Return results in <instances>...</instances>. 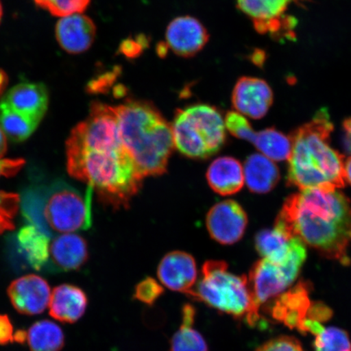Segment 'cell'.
Returning a JSON list of instances; mask_svg holds the SVG:
<instances>
[{"label": "cell", "mask_w": 351, "mask_h": 351, "mask_svg": "<svg viewBox=\"0 0 351 351\" xmlns=\"http://www.w3.org/2000/svg\"><path fill=\"white\" fill-rule=\"evenodd\" d=\"M66 155L70 176L115 207L128 204L141 187L143 178L123 143L115 107L92 104L89 117L72 130Z\"/></svg>", "instance_id": "6da1fadb"}, {"label": "cell", "mask_w": 351, "mask_h": 351, "mask_svg": "<svg viewBox=\"0 0 351 351\" xmlns=\"http://www.w3.org/2000/svg\"><path fill=\"white\" fill-rule=\"evenodd\" d=\"M275 229L289 239H301L328 260L350 263L351 203L339 190L306 189L288 197Z\"/></svg>", "instance_id": "7a4b0ae2"}, {"label": "cell", "mask_w": 351, "mask_h": 351, "mask_svg": "<svg viewBox=\"0 0 351 351\" xmlns=\"http://www.w3.org/2000/svg\"><path fill=\"white\" fill-rule=\"evenodd\" d=\"M333 125L326 110L293 131L289 138L287 185L302 190L333 191L346 186L344 156L329 145Z\"/></svg>", "instance_id": "3957f363"}, {"label": "cell", "mask_w": 351, "mask_h": 351, "mask_svg": "<svg viewBox=\"0 0 351 351\" xmlns=\"http://www.w3.org/2000/svg\"><path fill=\"white\" fill-rule=\"evenodd\" d=\"M115 108L123 143L141 177L164 174L175 147L172 126L147 101L130 99Z\"/></svg>", "instance_id": "277c9868"}, {"label": "cell", "mask_w": 351, "mask_h": 351, "mask_svg": "<svg viewBox=\"0 0 351 351\" xmlns=\"http://www.w3.org/2000/svg\"><path fill=\"white\" fill-rule=\"evenodd\" d=\"M92 193L85 195L62 181L28 188L21 197L22 214L28 223L48 235L72 234L92 225Z\"/></svg>", "instance_id": "5b68a950"}, {"label": "cell", "mask_w": 351, "mask_h": 351, "mask_svg": "<svg viewBox=\"0 0 351 351\" xmlns=\"http://www.w3.org/2000/svg\"><path fill=\"white\" fill-rule=\"evenodd\" d=\"M228 269L223 261L206 262L199 282L188 296L254 327L262 317L254 304L248 279L245 276L232 274Z\"/></svg>", "instance_id": "8992f818"}, {"label": "cell", "mask_w": 351, "mask_h": 351, "mask_svg": "<svg viewBox=\"0 0 351 351\" xmlns=\"http://www.w3.org/2000/svg\"><path fill=\"white\" fill-rule=\"evenodd\" d=\"M171 126L174 147L191 159H207L226 143L225 119L216 108L208 104L178 109Z\"/></svg>", "instance_id": "52a82bcc"}, {"label": "cell", "mask_w": 351, "mask_h": 351, "mask_svg": "<svg viewBox=\"0 0 351 351\" xmlns=\"http://www.w3.org/2000/svg\"><path fill=\"white\" fill-rule=\"evenodd\" d=\"M304 0H237V7L252 21L258 33L271 38L292 40L295 38L297 20L289 14L293 4Z\"/></svg>", "instance_id": "ba28073f"}, {"label": "cell", "mask_w": 351, "mask_h": 351, "mask_svg": "<svg viewBox=\"0 0 351 351\" xmlns=\"http://www.w3.org/2000/svg\"><path fill=\"white\" fill-rule=\"evenodd\" d=\"M300 271L287 265L278 266L263 258L250 271L248 285L254 304L261 310L282 295L295 282Z\"/></svg>", "instance_id": "9c48e42d"}, {"label": "cell", "mask_w": 351, "mask_h": 351, "mask_svg": "<svg viewBox=\"0 0 351 351\" xmlns=\"http://www.w3.org/2000/svg\"><path fill=\"white\" fill-rule=\"evenodd\" d=\"M248 223L247 215L234 200L219 202L210 209L206 225L213 239L223 245L238 243Z\"/></svg>", "instance_id": "30bf717a"}, {"label": "cell", "mask_w": 351, "mask_h": 351, "mask_svg": "<svg viewBox=\"0 0 351 351\" xmlns=\"http://www.w3.org/2000/svg\"><path fill=\"white\" fill-rule=\"evenodd\" d=\"M166 46L179 56H195L204 49L209 34L201 22L190 16L177 17L166 29Z\"/></svg>", "instance_id": "8fae6325"}, {"label": "cell", "mask_w": 351, "mask_h": 351, "mask_svg": "<svg viewBox=\"0 0 351 351\" xmlns=\"http://www.w3.org/2000/svg\"><path fill=\"white\" fill-rule=\"evenodd\" d=\"M8 295L17 313L26 315L41 314L49 306V285L41 276L30 274L12 282Z\"/></svg>", "instance_id": "7c38bea8"}, {"label": "cell", "mask_w": 351, "mask_h": 351, "mask_svg": "<svg viewBox=\"0 0 351 351\" xmlns=\"http://www.w3.org/2000/svg\"><path fill=\"white\" fill-rule=\"evenodd\" d=\"M273 103V90L262 79L243 77L237 82L232 94V104L241 115L261 119Z\"/></svg>", "instance_id": "4fadbf2b"}, {"label": "cell", "mask_w": 351, "mask_h": 351, "mask_svg": "<svg viewBox=\"0 0 351 351\" xmlns=\"http://www.w3.org/2000/svg\"><path fill=\"white\" fill-rule=\"evenodd\" d=\"M311 285L300 280L295 287L269 302L267 311L276 322L291 329L300 328L311 304L309 295Z\"/></svg>", "instance_id": "5bb4252c"}, {"label": "cell", "mask_w": 351, "mask_h": 351, "mask_svg": "<svg viewBox=\"0 0 351 351\" xmlns=\"http://www.w3.org/2000/svg\"><path fill=\"white\" fill-rule=\"evenodd\" d=\"M157 274L164 287L188 295L197 282L195 260L186 252H170L160 263Z\"/></svg>", "instance_id": "9a60e30c"}, {"label": "cell", "mask_w": 351, "mask_h": 351, "mask_svg": "<svg viewBox=\"0 0 351 351\" xmlns=\"http://www.w3.org/2000/svg\"><path fill=\"white\" fill-rule=\"evenodd\" d=\"M88 258L86 241L81 236L64 234L51 237L48 249L47 271L60 273L78 269Z\"/></svg>", "instance_id": "2e32d148"}, {"label": "cell", "mask_w": 351, "mask_h": 351, "mask_svg": "<svg viewBox=\"0 0 351 351\" xmlns=\"http://www.w3.org/2000/svg\"><path fill=\"white\" fill-rule=\"evenodd\" d=\"M95 34L93 21L82 14L62 17L56 28V38L60 47L72 54L82 53L89 49Z\"/></svg>", "instance_id": "e0dca14e"}, {"label": "cell", "mask_w": 351, "mask_h": 351, "mask_svg": "<svg viewBox=\"0 0 351 351\" xmlns=\"http://www.w3.org/2000/svg\"><path fill=\"white\" fill-rule=\"evenodd\" d=\"M3 100L15 111L39 122L48 106L46 87L39 83H20L11 88Z\"/></svg>", "instance_id": "ac0fdd59"}, {"label": "cell", "mask_w": 351, "mask_h": 351, "mask_svg": "<svg viewBox=\"0 0 351 351\" xmlns=\"http://www.w3.org/2000/svg\"><path fill=\"white\" fill-rule=\"evenodd\" d=\"M88 298L84 291L72 285H61L53 289L49 302V314L62 323L73 324L85 314Z\"/></svg>", "instance_id": "d6986e66"}, {"label": "cell", "mask_w": 351, "mask_h": 351, "mask_svg": "<svg viewBox=\"0 0 351 351\" xmlns=\"http://www.w3.org/2000/svg\"><path fill=\"white\" fill-rule=\"evenodd\" d=\"M207 179L210 187L217 194L223 196L235 195L244 186L243 167L234 158H217L209 166Z\"/></svg>", "instance_id": "ffe728a7"}, {"label": "cell", "mask_w": 351, "mask_h": 351, "mask_svg": "<svg viewBox=\"0 0 351 351\" xmlns=\"http://www.w3.org/2000/svg\"><path fill=\"white\" fill-rule=\"evenodd\" d=\"M245 182L254 194H267L278 185L280 175L278 166L262 154H253L245 162Z\"/></svg>", "instance_id": "44dd1931"}, {"label": "cell", "mask_w": 351, "mask_h": 351, "mask_svg": "<svg viewBox=\"0 0 351 351\" xmlns=\"http://www.w3.org/2000/svg\"><path fill=\"white\" fill-rule=\"evenodd\" d=\"M51 237L30 223L22 227L17 241L30 267L34 270H46L48 249Z\"/></svg>", "instance_id": "7402d4cb"}, {"label": "cell", "mask_w": 351, "mask_h": 351, "mask_svg": "<svg viewBox=\"0 0 351 351\" xmlns=\"http://www.w3.org/2000/svg\"><path fill=\"white\" fill-rule=\"evenodd\" d=\"M25 160L22 159L0 160V178L13 177L22 169ZM21 207V197L0 191V234L14 229V219Z\"/></svg>", "instance_id": "603a6c76"}, {"label": "cell", "mask_w": 351, "mask_h": 351, "mask_svg": "<svg viewBox=\"0 0 351 351\" xmlns=\"http://www.w3.org/2000/svg\"><path fill=\"white\" fill-rule=\"evenodd\" d=\"M195 315L194 306H183L181 326L171 339L169 351H208L207 341L194 327Z\"/></svg>", "instance_id": "cb8c5ba5"}, {"label": "cell", "mask_w": 351, "mask_h": 351, "mask_svg": "<svg viewBox=\"0 0 351 351\" xmlns=\"http://www.w3.org/2000/svg\"><path fill=\"white\" fill-rule=\"evenodd\" d=\"M291 239L276 230H263L254 239L258 254L274 265L283 266L289 261L291 252Z\"/></svg>", "instance_id": "d4e9b609"}, {"label": "cell", "mask_w": 351, "mask_h": 351, "mask_svg": "<svg viewBox=\"0 0 351 351\" xmlns=\"http://www.w3.org/2000/svg\"><path fill=\"white\" fill-rule=\"evenodd\" d=\"M26 341L30 351H60L64 346V335L58 324L43 319L29 328Z\"/></svg>", "instance_id": "484cf974"}, {"label": "cell", "mask_w": 351, "mask_h": 351, "mask_svg": "<svg viewBox=\"0 0 351 351\" xmlns=\"http://www.w3.org/2000/svg\"><path fill=\"white\" fill-rule=\"evenodd\" d=\"M39 123L15 111L3 100L0 102V128L12 141H25L37 129Z\"/></svg>", "instance_id": "4316f807"}, {"label": "cell", "mask_w": 351, "mask_h": 351, "mask_svg": "<svg viewBox=\"0 0 351 351\" xmlns=\"http://www.w3.org/2000/svg\"><path fill=\"white\" fill-rule=\"evenodd\" d=\"M262 155L275 161L289 160L291 156V140L274 128L258 132L253 143Z\"/></svg>", "instance_id": "83f0119b"}, {"label": "cell", "mask_w": 351, "mask_h": 351, "mask_svg": "<svg viewBox=\"0 0 351 351\" xmlns=\"http://www.w3.org/2000/svg\"><path fill=\"white\" fill-rule=\"evenodd\" d=\"M315 351H351L348 333L337 327L324 328L315 336Z\"/></svg>", "instance_id": "f1b7e54d"}, {"label": "cell", "mask_w": 351, "mask_h": 351, "mask_svg": "<svg viewBox=\"0 0 351 351\" xmlns=\"http://www.w3.org/2000/svg\"><path fill=\"white\" fill-rule=\"evenodd\" d=\"M39 7L52 15L64 17L80 14L86 10L90 0H34Z\"/></svg>", "instance_id": "f546056e"}, {"label": "cell", "mask_w": 351, "mask_h": 351, "mask_svg": "<svg viewBox=\"0 0 351 351\" xmlns=\"http://www.w3.org/2000/svg\"><path fill=\"white\" fill-rule=\"evenodd\" d=\"M226 128L234 137L253 143L256 134L251 123L238 112H229L225 118Z\"/></svg>", "instance_id": "4dcf8cb0"}, {"label": "cell", "mask_w": 351, "mask_h": 351, "mask_svg": "<svg viewBox=\"0 0 351 351\" xmlns=\"http://www.w3.org/2000/svg\"><path fill=\"white\" fill-rule=\"evenodd\" d=\"M164 293V288L152 278H147L135 288L134 298L145 304L152 305Z\"/></svg>", "instance_id": "1f68e13d"}, {"label": "cell", "mask_w": 351, "mask_h": 351, "mask_svg": "<svg viewBox=\"0 0 351 351\" xmlns=\"http://www.w3.org/2000/svg\"><path fill=\"white\" fill-rule=\"evenodd\" d=\"M256 351H305L295 337L280 336L263 343Z\"/></svg>", "instance_id": "d6a6232c"}, {"label": "cell", "mask_w": 351, "mask_h": 351, "mask_svg": "<svg viewBox=\"0 0 351 351\" xmlns=\"http://www.w3.org/2000/svg\"><path fill=\"white\" fill-rule=\"evenodd\" d=\"M332 317V311L330 307L323 304L322 302H311L305 319L323 324L327 322Z\"/></svg>", "instance_id": "836d02e7"}, {"label": "cell", "mask_w": 351, "mask_h": 351, "mask_svg": "<svg viewBox=\"0 0 351 351\" xmlns=\"http://www.w3.org/2000/svg\"><path fill=\"white\" fill-rule=\"evenodd\" d=\"M147 39L144 38V37L138 39V40L127 39L121 43L120 51L122 54L133 58V57L138 56L141 53L144 49V46L147 45Z\"/></svg>", "instance_id": "e575fe53"}, {"label": "cell", "mask_w": 351, "mask_h": 351, "mask_svg": "<svg viewBox=\"0 0 351 351\" xmlns=\"http://www.w3.org/2000/svg\"><path fill=\"white\" fill-rule=\"evenodd\" d=\"M14 328L7 315H0V346L14 341Z\"/></svg>", "instance_id": "d590c367"}, {"label": "cell", "mask_w": 351, "mask_h": 351, "mask_svg": "<svg viewBox=\"0 0 351 351\" xmlns=\"http://www.w3.org/2000/svg\"><path fill=\"white\" fill-rule=\"evenodd\" d=\"M342 146L344 151L351 155V118H348L342 123Z\"/></svg>", "instance_id": "8d00e7d4"}, {"label": "cell", "mask_w": 351, "mask_h": 351, "mask_svg": "<svg viewBox=\"0 0 351 351\" xmlns=\"http://www.w3.org/2000/svg\"><path fill=\"white\" fill-rule=\"evenodd\" d=\"M8 149L6 135L0 128V160L5 155Z\"/></svg>", "instance_id": "74e56055"}, {"label": "cell", "mask_w": 351, "mask_h": 351, "mask_svg": "<svg viewBox=\"0 0 351 351\" xmlns=\"http://www.w3.org/2000/svg\"><path fill=\"white\" fill-rule=\"evenodd\" d=\"M345 181L351 185V156L344 162Z\"/></svg>", "instance_id": "f35d334b"}, {"label": "cell", "mask_w": 351, "mask_h": 351, "mask_svg": "<svg viewBox=\"0 0 351 351\" xmlns=\"http://www.w3.org/2000/svg\"><path fill=\"white\" fill-rule=\"evenodd\" d=\"M27 339V332L24 330H19L15 332L14 341L17 343L23 344Z\"/></svg>", "instance_id": "ab89813d"}, {"label": "cell", "mask_w": 351, "mask_h": 351, "mask_svg": "<svg viewBox=\"0 0 351 351\" xmlns=\"http://www.w3.org/2000/svg\"><path fill=\"white\" fill-rule=\"evenodd\" d=\"M252 59L254 64L258 65L263 64L265 59V55L261 51L256 52V53L253 55Z\"/></svg>", "instance_id": "60d3db41"}, {"label": "cell", "mask_w": 351, "mask_h": 351, "mask_svg": "<svg viewBox=\"0 0 351 351\" xmlns=\"http://www.w3.org/2000/svg\"><path fill=\"white\" fill-rule=\"evenodd\" d=\"M2 16H3V8H2L1 2H0V21H1Z\"/></svg>", "instance_id": "b9f144b4"}]
</instances>
